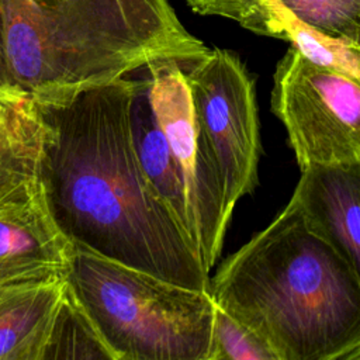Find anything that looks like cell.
I'll return each instance as SVG.
<instances>
[{"mask_svg":"<svg viewBox=\"0 0 360 360\" xmlns=\"http://www.w3.org/2000/svg\"><path fill=\"white\" fill-rule=\"evenodd\" d=\"M290 200L307 229L360 273V165L304 167Z\"/></svg>","mask_w":360,"mask_h":360,"instance_id":"8","label":"cell"},{"mask_svg":"<svg viewBox=\"0 0 360 360\" xmlns=\"http://www.w3.org/2000/svg\"><path fill=\"white\" fill-rule=\"evenodd\" d=\"M66 294L114 360H210L215 302L188 288L75 248Z\"/></svg>","mask_w":360,"mask_h":360,"instance_id":"3","label":"cell"},{"mask_svg":"<svg viewBox=\"0 0 360 360\" xmlns=\"http://www.w3.org/2000/svg\"><path fill=\"white\" fill-rule=\"evenodd\" d=\"M181 70L200 141L219 169L232 214L239 198L259 183L260 135L253 80L240 59L221 48H208Z\"/></svg>","mask_w":360,"mask_h":360,"instance_id":"5","label":"cell"},{"mask_svg":"<svg viewBox=\"0 0 360 360\" xmlns=\"http://www.w3.org/2000/svg\"><path fill=\"white\" fill-rule=\"evenodd\" d=\"M210 360H281V357L259 335L215 305L214 347Z\"/></svg>","mask_w":360,"mask_h":360,"instance_id":"15","label":"cell"},{"mask_svg":"<svg viewBox=\"0 0 360 360\" xmlns=\"http://www.w3.org/2000/svg\"><path fill=\"white\" fill-rule=\"evenodd\" d=\"M134 75L37 103L49 128L41 180L75 248L188 288L210 291L205 270L149 184L129 128Z\"/></svg>","mask_w":360,"mask_h":360,"instance_id":"1","label":"cell"},{"mask_svg":"<svg viewBox=\"0 0 360 360\" xmlns=\"http://www.w3.org/2000/svg\"><path fill=\"white\" fill-rule=\"evenodd\" d=\"M38 360H114L68 294Z\"/></svg>","mask_w":360,"mask_h":360,"instance_id":"14","label":"cell"},{"mask_svg":"<svg viewBox=\"0 0 360 360\" xmlns=\"http://www.w3.org/2000/svg\"><path fill=\"white\" fill-rule=\"evenodd\" d=\"M270 101L300 169L360 165V80L290 46L276 66Z\"/></svg>","mask_w":360,"mask_h":360,"instance_id":"4","label":"cell"},{"mask_svg":"<svg viewBox=\"0 0 360 360\" xmlns=\"http://www.w3.org/2000/svg\"><path fill=\"white\" fill-rule=\"evenodd\" d=\"M338 360H360V345L349 349Z\"/></svg>","mask_w":360,"mask_h":360,"instance_id":"17","label":"cell"},{"mask_svg":"<svg viewBox=\"0 0 360 360\" xmlns=\"http://www.w3.org/2000/svg\"><path fill=\"white\" fill-rule=\"evenodd\" d=\"M200 15H218L243 28L288 41L307 59L360 80V48L322 35L291 18L277 0H187Z\"/></svg>","mask_w":360,"mask_h":360,"instance_id":"9","label":"cell"},{"mask_svg":"<svg viewBox=\"0 0 360 360\" xmlns=\"http://www.w3.org/2000/svg\"><path fill=\"white\" fill-rule=\"evenodd\" d=\"M134 77L135 87L129 105V128L138 162L149 184L167 207L201 262L202 235L200 221L153 114L148 94L146 66L135 72Z\"/></svg>","mask_w":360,"mask_h":360,"instance_id":"10","label":"cell"},{"mask_svg":"<svg viewBox=\"0 0 360 360\" xmlns=\"http://www.w3.org/2000/svg\"><path fill=\"white\" fill-rule=\"evenodd\" d=\"M210 294L281 360H338L360 345V273L307 229L291 200L222 262Z\"/></svg>","mask_w":360,"mask_h":360,"instance_id":"2","label":"cell"},{"mask_svg":"<svg viewBox=\"0 0 360 360\" xmlns=\"http://www.w3.org/2000/svg\"><path fill=\"white\" fill-rule=\"evenodd\" d=\"M66 298V283L0 284V360H38Z\"/></svg>","mask_w":360,"mask_h":360,"instance_id":"11","label":"cell"},{"mask_svg":"<svg viewBox=\"0 0 360 360\" xmlns=\"http://www.w3.org/2000/svg\"><path fill=\"white\" fill-rule=\"evenodd\" d=\"M300 24L360 48V0H277Z\"/></svg>","mask_w":360,"mask_h":360,"instance_id":"13","label":"cell"},{"mask_svg":"<svg viewBox=\"0 0 360 360\" xmlns=\"http://www.w3.org/2000/svg\"><path fill=\"white\" fill-rule=\"evenodd\" d=\"M0 94H24L21 93L10 75L7 58L4 53V42H3V21H1V6H0Z\"/></svg>","mask_w":360,"mask_h":360,"instance_id":"16","label":"cell"},{"mask_svg":"<svg viewBox=\"0 0 360 360\" xmlns=\"http://www.w3.org/2000/svg\"><path fill=\"white\" fill-rule=\"evenodd\" d=\"M73 252L53 218L41 177L0 198V284L65 281Z\"/></svg>","mask_w":360,"mask_h":360,"instance_id":"7","label":"cell"},{"mask_svg":"<svg viewBox=\"0 0 360 360\" xmlns=\"http://www.w3.org/2000/svg\"><path fill=\"white\" fill-rule=\"evenodd\" d=\"M49 128L28 94H0V198L41 177Z\"/></svg>","mask_w":360,"mask_h":360,"instance_id":"12","label":"cell"},{"mask_svg":"<svg viewBox=\"0 0 360 360\" xmlns=\"http://www.w3.org/2000/svg\"><path fill=\"white\" fill-rule=\"evenodd\" d=\"M148 94L170 158L184 181L202 235L201 262L210 271L222 249L231 219L219 169L204 149L195 125L186 76L176 60H155L146 66Z\"/></svg>","mask_w":360,"mask_h":360,"instance_id":"6","label":"cell"}]
</instances>
